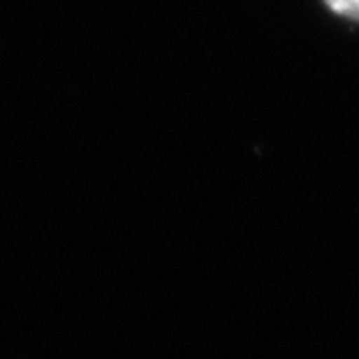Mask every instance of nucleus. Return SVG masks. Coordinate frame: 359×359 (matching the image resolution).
Instances as JSON below:
<instances>
[{"label": "nucleus", "mask_w": 359, "mask_h": 359, "mask_svg": "<svg viewBox=\"0 0 359 359\" xmlns=\"http://www.w3.org/2000/svg\"><path fill=\"white\" fill-rule=\"evenodd\" d=\"M332 12L359 21V0H325Z\"/></svg>", "instance_id": "1"}]
</instances>
